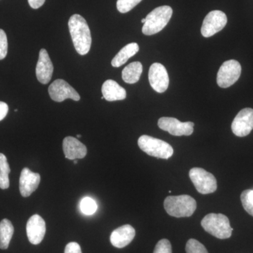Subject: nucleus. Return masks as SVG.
<instances>
[{"label":"nucleus","mask_w":253,"mask_h":253,"mask_svg":"<svg viewBox=\"0 0 253 253\" xmlns=\"http://www.w3.org/2000/svg\"><path fill=\"white\" fill-rule=\"evenodd\" d=\"M74 163H75V164H77V163H78L77 160H75Z\"/></svg>","instance_id":"nucleus-34"},{"label":"nucleus","mask_w":253,"mask_h":253,"mask_svg":"<svg viewBox=\"0 0 253 253\" xmlns=\"http://www.w3.org/2000/svg\"><path fill=\"white\" fill-rule=\"evenodd\" d=\"M189 177L200 194H212L217 189L216 178L203 168H194L190 169Z\"/></svg>","instance_id":"nucleus-6"},{"label":"nucleus","mask_w":253,"mask_h":253,"mask_svg":"<svg viewBox=\"0 0 253 253\" xmlns=\"http://www.w3.org/2000/svg\"><path fill=\"white\" fill-rule=\"evenodd\" d=\"M53 71L54 66L47 51L46 49H42L40 51L39 59L36 66L37 79L42 84H48L52 77Z\"/></svg>","instance_id":"nucleus-15"},{"label":"nucleus","mask_w":253,"mask_h":253,"mask_svg":"<svg viewBox=\"0 0 253 253\" xmlns=\"http://www.w3.org/2000/svg\"><path fill=\"white\" fill-rule=\"evenodd\" d=\"M172 9L169 6L156 8L146 16L142 33L146 36H152L162 31L167 26L172 16Z\"/></svg>","instance_id":"nucleus-4"},{"label":"nucleus","mask_w":253,"mask_h":253,"mask_svg":"<svg viewBox=\"0 0 253 253\" xmlns=\"http://www.w3.org/2000/svg\"><path fill=\"white\" fill-rule=\"evenodd\" d=\"M241 203L245 211L253 217V190H245L241 195Z\"/></svg>","instance_id":"nucleus-22"},{"label":"nucleus","mask_w":253,"mask_h":253,"mask_svg":"<svg viewBox=\"0 0 253 253\" xmlns=\"http://www.w3.org/2000/svg\"><path fill=\"white\" fill-rule=\"evenodd\" d=\"M227 23V17L223 11L214 10L205 18L201 28V34L205 38H210L221 31Z\"/></svg>","instance_id":"nucleus-8"},{"label":"nucleus","mask_w":253,"mask_h":253,"mask_svg":"<svg viewBox=\"0 0 253 253\" xmlns=\"http://www.w3.org/2000/svg\"><path fill=\"white\" fill-rule=\"evenodd\" d=\"M80 208L82 212L86 215H91L96 212L97 210V205L94 199L89 197H85L82 199Z\"/></svg>","instance_id":"nucleus-23"},{"label":"nucleus","mask_w":253,"mask_h":253,"mask_svg":"<svg viewBox=\"0 0 253 253\" xmlns=\"http://www.w3.org/2000/svg\"><path fill=\"white\" fill-rule=\"evenodd\" d=\"M14 232L12 223L9 219H2L0 222V249L6 250L9 248Z\"/></svg>","instance_id":"nucleus-21"},{"label":"nucleus","mask_w":253,"mask_h":253,"mask_svg":"<svg viewBox=\"0 0 253 253\" xmlns=\"http://www.w3.org/2000/svg\"><path fill=\"white\" fill-rule=\"evenodd\" d=\"M149 81L151 87L158 93H163L167 90L169 79L167 70L163 65L154 63L150 67Z\"/></svg>","instance_id":"nucleus-12"},{"label":"nucleus","mask_w":253,"mask_h":253,"mask_svg":"<svg viewBox=\"0 0 253 253\" xmlns=\"http://www.w3.org/2000/svg\"><path fill=\"white\" fill-rule=\"evenodd\" d=\"M41 183V175L32 172L27 168H23L19 180V190L23 197H28L38 188Z\"/></svg>","instance_id":"nucleus-14"},{"label":"nucleus","mask_w":253,"mask_h":253,"mask_svg":"<svg viewBox=\"0 0 253 253\" xmlns=\"http://www.w3.org/2000/svg\"><path fill=\"white\" fill-rule=\"evenodd\" d=\"M154 253H172V246L168 239L158 241L155 247Z\"/></svg>","instance_id":"nucleus-26"},{"label":"nucleus","mask_w":253,"mask_h":253,"mask_svg":"<svg viewBox=\"0 0 253 253\" xmlns=\"http://www.w3.org/2000/svg\"><path fill=\"white\" fill-rule=\"evenodd\" d=\"M136 235L135 229L129 224H126L115 229L111 234V244L118 249H123L128 246Z\"/></svg>","instance_id":"nucleus-17"},{"label":"nucleus","mask_w":253,"mask_h":253,"mask_svg":"<svg viewBox=\"0 0 253 253\" xmlns=\"http://www.w3.org/2000/svg\"><path fill=\"white\" fill-rule=\"evenodd\" d=\"M9 174H0V189H6L9 187Z\"/></svg>","instance_id":"nucleus-30"},{"label":"nucleus","mask_w":253,"mask_h":253,"mask_svg":"<svg viewBox=\"0 0 253 253\" xmlns=\"http://www.w3.org/2000/svg\"><path fill=\"white\" fill-rule=\"evenodd\" d=\"M64 253H82L81 246L78 243H69L65 248Z\"/></svg>","instance_id":"nucleus-29"},{"label":"nucleus","mask_w":253,"mask_h":253,"mask_svg":"<svg viewBox=\"0 0 253 253\" xmlns=\"http://www.w3.org/2000/svg\"><path fill=\"white\" fill-rule=\"evenodd\" d=\"M9 111V106L6 103L0 101V121H2L6 117Z\"/></svg>","instance_id":"nucleus-31"},{"label":"nucleus","mask_w":253,"mask_h":253,"mask_svg":"<svg viewBox=\"0 0 253 253\" xmlns=\"http://www.w3.org/2000/svg\"><path fill=\"white\" fill-rule=\"evenodd\" d=\"M142 0H118L117 9L120 12L126 14L135 7Z\"/></svg>","instance_id":"nucleus-25"},{"label":"nucleus","mask_w":253,"mask_h":253,"mask_svg":"<svg viewBox=\"0 0 253 253\" xmlns=\"http://www.w3.org/2000/svg\"><path fill=\"white\" fill-rule=\"evenodd\" d=\"M26 232L31 244L33 245L41 244L45 235V221L41 216L34 214L28 219L27 225H26Z\"/></svg>","instance_id":"nucleus-13"},{"label":"nucleus","mask_w":253,"mask_h":253,"mask_svg":"<svg viewBox=\"0 0 253 253\" xmlns=\"http://www.w3.org/2000/svg\"><path fill=\"white\" fill-rule=\"evenodd\" d=\"M138 146L146 154L162 159H169L174 153L173 148L168 143L148 135L139 137Z\"/></svg>","instance_id":"nucleus-5"},{"label":"nucleus","mask_w":253,"mask_h":253,"mask_svg":"<svg viewBox=\"0 0 253 253\" xmlns=\"http://www.w3.org/2000/svg\"><path fill=\"white\" fill-rule=\"evenodd\" d=\"M8 41L6 33L0 29V60L4 59L7 54Z\"/></svg>","instance_id":"nucleus-27"},{"label":"nucleus","mask_w":253,"mask_h":253,"mask_svg":"<svg viewBox=\"0 0 253 253\" xmlns=\"http://www.w3.org/2000/svg\"><path fill=\"white\" fill-rule=\"evenodd\" d=\"M68 28L78 54L82 56L87 54L91 48V37L86 20L81 15H73L68 21Z\"/></svg>","instance_id":"nucleus-1"},{"label":"nucleus","mask_w":253,"mask_h":253,"mask_svg":"<svg viewBox=\"0 0 253 253\" xmlns=\"http://www.w3.org/2000/svg\"><path fill=\"white\" fill-rule=\"evenodd\" d=\"M145 22H146V18H143V19L141 20V23H144Z\"/></svg>","instance_id":"nucleus-33"},{"label":"nucleus","mask_w":253,"mask_h":253,"mask_svg":"<svg viewBox=\"0 0 253 253\" xmlns=\"http://www.w3.org/2000/svg\"><path fill=\"white\" fill-rule=\"evenodd\" d=\"M139 46L135 42L129 43L125 46L111 61V65L115 68L121 67L139 51Z\"/></svg>","instance_id":"nucleus-19"},{"label":"nucleus","mask_w":253,"mask_h":253,"mask_svg":"<svg viewBox=\"0 0 253 253\" xmlns=\"http://www.w3.org/2000/svg\"><path fill=\"white\" fill-rule=\"evenodd\" d=\"M186 253H208L207 249L204 245L197 240L191 239L186 245Z\"/></svg>","instance_id":"nucleus-24"},{"label":"nucleus","mask_w":253,"mask_h":253,"mask_svg":"<svg viewBox=\"0 0 253 253\" xmlns=\"http://www.w3.org/2000/svg\"><path fill=\"white\" fill-rule=\"evenodd\" d=\"M30 6L33 9H37L41 7L45 2L46 0H28Z\"/></svg>","instance_id":"nucleus-32"},{"label":"nucleus","mask_w":253,"mask_h":253,"mask_svg":"<svg viewBox=\"0 0 253 253\" xmlns=\"http://www.w3.org/2000/svg\"><path fill=\"white\" fill-rule=\"evenodd\" d=\"M101 91L104 99L108 101L124 100L126 96V89L113 80H108L104 82Z\"/></svg>","instance_id":"nucleus-18"},{"label":"nucleus","mask_w":253,"mask_h":253,"mask_svg":"<svg viewBox=\"0 0 253 253\" xmlns=\"http://www.w3.org/2000/svg\"><path fill=\"white\" fill-rule=\"evenodd\" d=\"M77 137H78V138H81V134H78V135H77Z\"/></svg>","instance_id":"nucleus-35"},{"label":"nucleus","mask_w":253,"mask_h":253,"mask_svg":"<svg viewBox=\"0 0 253 253\" xmlns=\"http://www.w3.org/2000/svg\"><path fill=\"white\" fill-rule=\"evenodd\" d=\"M164 208L169 215L174 217H191L197 208L196 200L189 195L168 196L164 201Z\"/></svg>","instance_id":"nucleus-2"},{"label":"nucleus","mask_w":253,"mask_h":253,"mask_svg":"<svg viewBox=\"0 0 253 253\" xmlns=\"http://www.w3.org/2000/svg\"><path fill=\"white\" fill-rule=\"evenodd\" d=\"M158 126L160 129L168 131L173 136H190L194 132V123H182L174 118H161Z\"/></svg>","instance_id":"nucleus-9"},{"label":"nucleus","mask_w":253,"mask_h":253,"mask_svg":"<svg viewBox=\"0 0 253 253\" xmlns=\"http://www.w3.org/2000/svg\"><path fill=\"white\" fill-rule=\"evenodd\" d=\"M241 66L236 60H229L221 65L217 73V83L221 88H228L239 79Z\"/></svg>","instance_id":"nucleus-7"},{"label":"nucleus","mask_w":253,"mask_h":253,"mask_svg":"<svg viewBox=\"0 0 253 253\" xmlns=\"http://www.w3.org/2000/svg\"><path fill=\"white\" fill-rule=\"evenodd\" d=\"M142 71V64L139 61L129 63L123 69V80L127 84H134L140 79Z\"/></svg>","instance_id":"nucleus-20"},{"label":"nucleus","mask_w":253,"mask_h":253,"mask_svg":"<svg viewBox=\"0 0 253 253\" xmlns=\"http://www.w3.org/2000/svg\"><path fill=\"white\" fill-rule=\"evenodd\" d=\"M201 226L205 231L217 239H229L232 234L233 229L229 218L220 213H211L205 216L201 221Z\"/></svg>","instance_id":"nucleus-3"},{"label":"nucleus","mask_w":253,"mask_h":253,"mask_svg":"<svg viewBox=\"0 0 253 253\" xmlns=\"http://www.w3.org/2000/svg\"><path fill=\"white\" fill-rule=\"evenodd\" d=\"M48 91L51 99L56 102H63L67 99L76 101L81 99V96L76 89L63 80L58 79L53 82L50 84Z\"/></svg>","instance_id":"nucleus-10"},{"label":"nucleus","mask_w":253,"mask_h":253,"mask_svg":"<svg viewBox=\"0 0 253 253\" xmlns=\"http://www.w3.org/2000/svg\"><path fill=\"white\" fill-rule=\"evenodd\" d=\"M63 150L66 158L73 161L84 158L87 153L85 145L73 136H67L63 139Z\"/></svg>","instance_id":"nucleus-16"},{"label":"nucleus","mask_w":253,"mask_h":253,"mask_svg":"<svg viewBox=\"0 0 253 253\" xmlns=\"http://www.w3.org/2000/svg\"><path fill=\"white\" fill-rule=\"evenodd\" d=\"M231 129L240 137L249 135L253 129V109L246 108L241 110L233 121Z\"/></svg>","instance_id":"nucleus-11"},{"label":"nucleus","mask_w":253,"mask_h":253,"mask_svg":"<svg viewBox=\"0 0 253 253\" xmlns=\"http://www.w3.org/2000/svg\"><path fill=\"white\" fill-rule=\"evenodd\" d=\"M10 172H11V169L6 156L0 153V174H9Z\"/></svg>","instance_id":"nucleus-28"}]
</instances>
